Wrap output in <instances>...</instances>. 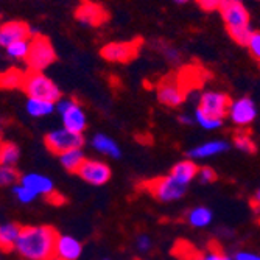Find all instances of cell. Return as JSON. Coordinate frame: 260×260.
I'll return each instance as SVG.
<instances>
[{"instance_id": "obj_39", "label": "cell", "mask_w": 260, "mask_h": 260, "mask_svg": "<svg viewBox=\"0 0 260 260\" xmlns=\"http://www.w3.org/2000/svg\"><path fill=\"white\" fill-rule=\"evenodd\" d=\"M251 204H252V207L257 210V212H260V188L258 190L254 193V197H252V201H251Z\"/></svg>"}, {"instance_id": "obj_16", "label": "cell", "mask_w": 260, "mask_h": 260, "mask_svg": "<svg viewBox=\"0 0 260 260\" xmlns=\"http://www.w3.org/2000/svg\"><path fill=\"white\" fill-rule=\"evenodd\" d=\"M231 148V145L226 140H209L204 142L201 145H197L193 148L188 150L187 156L192 160H200V159H207L212 156H217L221 153H226Z\"/></svg>"}, {"instance_id": "obj_9", "label": "cell", "mask_w": 260, "mask_h": 260, "mask_svg": "<svg viewBox=\"0 0 260 260\" xmlns=\"http://www.w3.org/2000/svg\"><path fill=\"white\" fill-rule=\"evenodd\" d=\"M157 100L164 106L169 108H178L185 100V89L184 84L176 77H167L160 80L156 89Z\"/></svg>"}, {"instance_id": "obj_14", "label": "cell", "mask_w": 260, "mask_h": 260, "mask_svg": "<svg viewBox=\"0 0 260 260\" xmlns=\"http://www.w3.org/2000/svg\"><path fill=\"white\" fill-rule=\"evenodd\" d=\"M220 11H221L223 20L226 23V28H239V27L249 25V13L243 7L242 2L226 5Z\"/></svg>"}, {"instance_id": "obj_7", "label": "cell", "mask_w": 260, "mask_h": 260, "mask_svg": "<svg viewBox=\"0 0 260 260\" xmlns=\"http://www.w3.org/2000/svg\"><path fill=\"white\" fill-rule=\"evenodd\" d=\"M231 103H232V100L228 93L218 92V90H207V92L201 93L198 108L204 114L214 117V119L224 120L229 114Z\"/></svg>"}, {"instance_id": "obj_29", "label": "cell", "mask_w": 260, "mask_h": 260, "mask_svg": "<svg viewBox=\"0 0 260 260\" xmlns=\"http://www.w3.org/2000/svg\"><path fill=\"white\" fill-rule=\"evenodd\" d=\"M30 52V39L27 41H17L7 47V53L16 59H27Z\"/></svg>"}, {"instance_id": "obj_32", "label": "cell", "mask_w": 260, "mask_h": 260, "mask_svg": "<svg viewBox=\"0 0 260 260\" xmlns=\"http://www.w3.org/2000/svg\"><path fill=\"white\" fill-rule=\"evenodd\" d=\"M201 260H234L231 255L223 252L218 246H209V249L201 254Z\"/></svg>"}, {"instance_id": "obj_35", "label": "cell", "mask_w": 260, "mask_h": 260, "mask_svg": "<svg viewBox=\"0 0 260 260\" xmlns=\"http://www.w3.org/2000/svg\"><path fill=\"white\" fill-rule=\"evenodd\" d=\"M151 246H153V242H151V237L148 234H140L136 239V248L140 252H148L151 249Z\"/></svg>"}, {"instance_id": "obj_17", "label": "cell", "mask_w": 260, "mask_h": 260, "mask_svg": "<svg viewBox=\"0 0 260 260\" xmlns=\"http://www.w3.org/2000/svg\"><path fill=\"white\" fill-rule=\"evenodd\" d=\"M83 252V245L72 235H61L56 242V257L61 260H78Z\"/></svg>"}, {"instance_id": "obj_6", "label": "cell", "mask_w": 260, "mask_h": 260, "mask_svg": "<svg viewBox=\"0 0 260 260\" xmlns=\"http://www.w3.org/2000/svg\"><path fill=\"white\" fill-rule=\"evenodd\" d=\"M56 111L61 114L62 128L72 133H77V134H83L86 131L87 117L80 103L70 99H61L56 103Z\"/></svg>"}, {"instance_id": "obj_2", "label": "cell", "mask_w": 260, "mask_h": 260, "mask_svg": "<svg viewBox=\"0 0 260 260\" xmlns=\"http://www.w3.org/2000/svg\"><path fill=\"white\" fill-rule=\"evenodd\" d=\"M20 89L27 93L28 99H39L52 103H58L61 100V90L58 86L42 72H35V70L25 72Z\"/></svg>"}, {"instance_id": "obj_11", "label": "cell", "mask_w": 260, "mask_h": 260, "mask_svg": "<svg viewBox=\"0 0 260 260\" xmlns=\"http://www.w3.org/2000/svg\"><path fill=\"white\" fill-rule=\"evenodd\" d=\"M83 181L92 184V185H105L109 182L112 172L111 167L99 159H86L84 164L81 165V169L77 173Z\"/></svg>"}, {"instance_id": "obj_22", "label": "cell", "mask_w": 260, "mask_h": 260, "mask_svg": "<svg viewBox=\"0 0 260 260\" xmlns=\"http://www.w3.org/2000/svg\"><path fill=\"white\" fill-rule=\"evenodd\" d=\"M59 160H61V165L70 173H78V170L81 169V165L84 164L86 160V156H84V151L83 148L80 150H70L61 156H58Z\"/></svg>"}, {"instance_id": "obj_43", "label": "cell", "mask_w": 260, "mask_h": 260, "mask_svg": "<svg viewBox=\"0 0 260 260\" xmlns=\"http://www.w3.org/2000/svg\"><path fill=\"white\" fill-rule=\"evenodd\" d=\"M103 260H109V258H103Z\"/></svg>"}, {"instance_id": "obj_26", "label": "cell", "mask_w": 260, "mask_h": 260, "mask_svg": "<svg viewBox=\"0 0 260 260\" xmlns=\"http://www.w3.org/2000/svg\"><path fill=\"white\" fill-rule=\"evenodd\" d=\"M234 147L242 153L252 154L255 153V142L252 140L251 134L246 131H239L234 136Z\"/></svg>"}, {"instance_id": "obj_1", "label": "cell", "mask_w": 260, "mask_h": 260, "mask_svg": "<svg viewBox=\"0 0 260 260\" xmlns=\"http://www.w3.org/2000/svg\"><path fill=\"white\" fill-rule=\"evenodd\" d=\"M58 237L52 226H22L16 251L27 260H53Z\"/></svg>"}, {"instance_id": "obj_27", "label": "cell", "mask_w": 260, "mask_h": 260, "mask_svg": "<svg viewBox=\"0 0 260 260\" xmlns=\"http://www.w3.org/2000/svg\"><path fill=\"white\" fill-rule=\"evenodd\" d=\"M195 122L203 128V129H207V131H217L223 126V122L224 120H220V119H214V117H210L207 114H204L200 108H197L195 111Z\"/></svg>"}, {"instance_id": "obj_10", "label": "cell", "mask_w": 260, "mask_h": 260, "mask_svg": "<svg viewBox=\"0 0 260 260\" xmlns=\"http://www.w3.org/2000/svg\"><path fill=\"white\" fill-rule=\"evenodd\" d=\"M228 117H229L231 122L235 126H239V128H248L257 119V106H255V103L251 99L242 97V99L234 100L231 103Z\"/></svg>"}, {"instance_id": "obj_31", "label": "cell", "mask_w": 260, "mask_h": 260, "mask_svg": "<svg viewBox=\"0 0 260 260\" xmlns=\"http://www.w3.org/2000/svg\"><path fill=\"white\" fill-rule=\"evenodd\" d=\"M13 192H14V195H16V198L20 201V203H23V204H28V203H33L36 198H38V195L33 192V190H30L28 187H25V185H22V184H16L14 187H13Z\"/></svg>"}, {"instance_id": "obj_36", "label": "cell", "mask_w": 260, "mask_h": 260, "mask_svg": "<svg viewBox=\"0 0 260 260\" xmlns=\"http://www.w3.org/2000/svg\"><path fill=\"white\" fill-rule=\"evenodd\" d=\"M197 2L204 11H214V10H221L223 0H197Z\"/></svg>"}, {"instance_id": "obj_28", "label": "cell", "mask_w": 260, "mask_h": 260, "mask_svg": "<svg viewBox=\"0 0 260 260\" xmlns=\"http://www.w3.org/2000/svg\"><path fill=\"white\" fill-rule=\"evenodd\" d=\"M20 182V175L14 167L10 165H0V187L16 185Z\"/></svg>"}, {"instance_id": "obj_5", "label": "cell", "mask_w": 260, "mask_h": 260, "mask_svg": "<svg viewBox=\"0 0 260 260\" xmlns=\"http://www.w3.org/2000/svg\"><path fill=\"white\" fill-rule=\"evenodd\" d=\"M45 147L49 148L53 154L61 156L70 150H80L84 147V136L72 133L66 128L53 129L44 137Z\"/></svg>"}, {"instance_id": "obj_37", "label": "cell", "mask_w": 260, "mask_h": 260, "mask_svg": "<svg viewBox=\"0 0 260 260\" xmlns=\"http://www.w3.org/2000/svg\"><path fill=\"white\" fill-rule=\"evenodd\" d=\"M232 258L234 260H260V254L249 252V251H239Z\"/></svg>"}, {"instance_id": "obj_23", "label": "cell", "mask_w": 260, "mask_h": 260, "mask_svg": "<svg viewBox=\"0 0 260 260\" xmlns=\"http://www.w3.org/2000/svg\"><path fill=\"white\" fill-rule=\"evenodd\" d=\"M23 78H25V72L20 69L11 67L5 72H0V89H16L22 87Z\"/></svg>"}, {"instance_id": "obj_15", "label": "cell", "mask_w": 260, "mask_h": 260, "mask_svg": "<svg viewBox=\"0 0 260 260\" xmlns=\"http://www.w3.org/2000/svg\"><path fill=\"white\" fill-rule=\"evenodd\" d=\"M19 184L28 187L30 190H33L38 197H39V195H44V197L49 198L50 195L55 193L53 181H52L50 178L44 176V175H39V173H27V175H22Z\"/></svg>"}, {"instance_id": "obj_30", "label": "cell", "mask_w": 260, "mask_h": 260, "mask_svg": "<svg viewBox=\"0 0 260 260\" xmlns=\"http://www.w3.org/2000/svg\"><path fill=\"white\" fill-rule=\"evenodd\" d=\"M228 33H229V36H231L235 42H237V44L248 47V44H249L251 36H252L254 31H252L251 27L248 25V27H239V28H228Z\"/></svg>"}, {"instance_id": "obj_21", "label": "cell", "mask_w": 260, "mask_h": 260, "mask_svg": "<svg viewBox=\"0 0 260 260\" xmlns=\"http://www.w3.org/2000/svg\"><path fill=\"white\" fill-rule=\"evenodd\" d=\"M22 226L16 223H7L4 226H0V249L8 252L16 249V243L20 235Z\"/></svg>"}, {"instance_id": "obj_24", "label": "cell", "mask_w": 260, "mask_h": 260, "mask_svg": "<svg viewBox=\"0 0 260 260\" xmlns=\"http://www.w3.org/2000/svg\"><path fill=\"white\" fill-rule=\"evenodd\" d=\"M25 108H27V112L31 117H45V115L52 114L56 109V103L39 100V99H28Z\"/></svg>"}, {"instance_id": "obj_3", "label": "cell", "mask_w": 260, "mask_h": 260, "mask_svg": "<svg viewBox=\"0 0 260 260\" xmlns=\"http://www.w3.org/2000/svg\"><path fill=\"white\" fill-rule=\"evenodd\" d=\"M142 185H144V188L150 195H153L160 203H173V201L181 200L185 195L187 187H188L176 181L170 173L167 176H160V178L147 181Z\"/></svg>"}, {"instance_id": "obj_12", "label": "cell", "mask_w": 260, "mask_h": 260, "mask_svg": "<svg viewBox=\"0 0 260 260\" xmlns=\"http://www.w3.org/2000/svg\"><path fill=\"white\" fill-rule=\"evenodd\" d=\"M75 17L80 22L86 23V25L99 27L109 19V14L100 4L92 2V0H84V2H81V5L77 8Z\"/></svg>"}, {"instance_id": "obj_19", "label": "cell", "mask_w": 260, "mask_h": 260, "mask_svg": "<svg viewBox=\"0 0 260 260\" xmlns=\"http://www.w3.org/2000/svg\"><path fill=\"white\" fill-rule=\"evenodd\" d=\"M198 170H200L198 165L192 159H187V160H179L178 164H175L173 169L170 170V175L181 184L188 185L198 176Z\"/></svg>"}, {"instance_id": "obj_42", "label": "cell", "mask_w": 260, "mask_h": 260, "mask_svg": "<svg viewBox=\"0 0 260 260\" xmlns=\"http://www.w3.org/2000/svg\"><path fill=\"white\" fill-rule=\"evenodd\" d=\"M53 260H61V258H58V257H55V258H53Z\"/></svg>"}, {"instance_id": "obj_38", "label": "cell", "mask_w": 260, "mask_h": 260, "mask_svg": "<svg viewBox=\"0 0 260 260\" xmlns=\"http://www.w3.org/2000/svg\"><path fill=\"white\" fill-rule=\"evenodd\" d=\"M165 55H167V58L170 59V61H179V53H178V50L176 49H172V47H169L167 50H165Z\"/></svg>"}, {"instance_id": "obj_33", "label": "cell", "mask_w": 260, "mask_h": 260, "mask_svg": "<svg viewBox=\"0 0 260 260\" xmlns=\"http://www.w3.org/2000/svg\"><path fill=\"white\" fill-rule=\"evenodd\" d=\"M201 184H212L217 181V173L212 167H200L198 170V176Z\"/></svg>"}, {"instance_id": "obj_13", "label": "cell", "mask_w": 260, "mask_h": 260, "mask_svg": "<svg viewBox=\"0 0 260 260\" xmlns=\"http://www.w3.org/2000/svg\"><path fill=\"white\" fill-rule=\"evenodd\" d=\"M33 30L22 20H11L5 22L0 27V45L8 47L17 41H27L31 39Z\"/></svg>"}, {"instance_id": "obj_34", "label": "cell", "mask_w": 260, "mask_h": 260, "mask_svg": "<svg viewBox=\"0 0 260 260\" xmlns=\"http://www.w3.org/2000/svg\"><path fill=\"white\" fill-rule=\"evenodd\" d=\"M248 49H249V53L252 55V58L260 62V33L258 31L252 33L251 41L248 44Z\"/></svg>"}, {"instance_id": "obj_41", "label": "cell", "mask_w": 260, "mask_h": 260, "mask_svg": "<svg viewBox=\"0 0 260 260\" xmlns=\"http://www.w3.org/2000/svg\"><path fill=\"white\" fill-rule=\"evenodd\" d=\"M173 2H176V4H185V2H188V0H173Z\"/></svg>"}, {"instance_id": "obj_4", "label": "cell", "mask_w": 260, "mask_h": 260, "mask_svg": "<svg viewBox=\"0 0 260 260\" xmlns=\"http://www.w3.org/2000/svg\"><path fill=\"white\" fill-rule=\"evenodd\" d=\"M56 59V53L52 42L45 36H31L30 39V52L27 56V66L35 72H42Z\"/></svg>"}, {"instance_id": "obj_44", "label": "cell", "mask_w": 260, "mask_h": 260, "mask_svg": "<svg viewBox=\"0 0 260 260\" xmlns=\"http://www.w3.org/2000/svg\"><path fill=\"white\" fill-rule=\"evenodd\" d=\"M0 137H2V136H0ZM0 144H2V142H0Z\"/></svg>"}, {"instance_id": "obj_8", "label": "cell", "mask_w": 260, "mask_h": 260, "mask_svg": "<svg viewBox=\"0 0 260 260\" xmlns=\"http://www.w3.org/2000/svg\"><path fill=\"white\" fill-rule=\"evenodd\" d=\"M140 45L142 39H134L129 42H109L102 49L100 55L109 62L126 64L139 55Z\"/></svg>"}, {"instance_id": "obj_40", "label": "cell", "mask_w": 260, "mask_h": 260, "mask_svg": "<svg viewBox=\"0 0 260 260\" xmlns=\"http://www.w3.org/2000/svg\"><path fill=\"white\" fill-rule=\"evenodd\" d=\"M179 122L184 123V125H193V123H197L195 117H190V115H179Z\"/></svg>"}, {"instance_id": "obj_20", "label": "cell", "mask_w": 260, "mask_h": 260, "mask_svg": "<svg viewBox=\"0 0 260 260\" xmlns=\"http://www.w3.org/2000/svg\"><path fill=\"white\" fill-rule=\"evenodd\" d=\"M212 221H214V212L204 206H197L188 210V214H187V223L197 229L207 228L210 226Z\"/></svg>"}, {"instance_id": "obj_18", "label": "cell", "mask_w": 260, "mask_h": 260, "mask_svg": "<svg viewBox=\"0 0 260 260\" xmlns=\"http://www.w3.org/2000/svg\"><path fill=\"white\" fill-rule=\"evenodd\" d=\"M90 144H92L93 150L111 157V159H120L122 157V150H120L119 144L106 134H95L92 137Z\"/></svg>"}, {"instance_id": "obj_25", "label": "cell", "mask_w": 260, "mask_h": 260, "mask_svg": "<svg viewBox=\"0 0 260 260\" xmlns=\"http://www.w3.org/2000/svg\"><path fill=\"white\" fill-rule=\"evenodd\" d=\"M20 157L19 147L13 142H4L0 144V165H10L14 167Z\"/></svg>"}]
</instances>
